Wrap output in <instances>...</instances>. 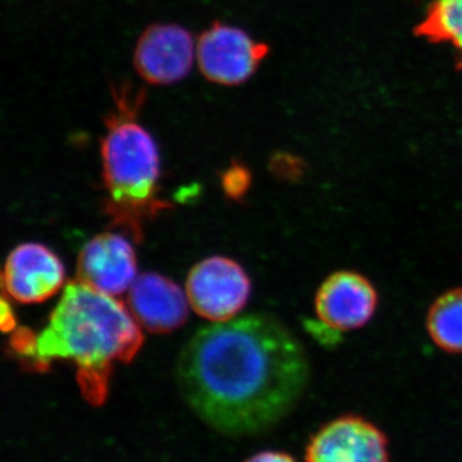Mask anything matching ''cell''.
Masks as SVG:
<instances>
[{"label": "cell", "instance_id": "6da1fadb", "mask_svg": "<svg viewBox=\"0 0 462 462\" xmlns=\"http://www.w3.org/2000/svg\"><path fill=\"white\" fill-rule=\"evenodd\" d=\"M311 367L302 343L272 315L252 314L203 328L175 367L185 403L212 430L263 433L293 411Z\"/></svg>", "mask_w": 462, "mask_h": 462}, {"label": "cell", "instance_id": "7a4b0ae2", "mask_svg": "<svg viewBox=\"0 0 462 462\" xmlns=\"http://www.w3.org/2000/svg\"><path fill=\"white\" fill-rule=\"evenodd\" d=\"M142 345L138 322L120 300L78 282L67 285L23 357L39 372L57 360L72 361L85 401L98 407L107 400L114 365L130 363Z\"/></svg>", "mask_w": 462, "mask_h": 462}, {"label": "cell", "instance_id": "3957f363", "mask_svg": "<svg viewBox=\"0 0 462 462\" xmlns=\"http://www.w3.org/2000/svg\"><path fill=\"white\" fill-rule=\"evenodd\" d=\"M115 108L105 118L107 134L102 139L103 180L111 199V212L121 223L135 224L161 206L157 184L161 175L156 142L138 123L145 91L129 84L112 89Z\"/></svg>", "mask_w": 462, "mask_h": 462}, {"label": "cell", "instance_id": "277c9868", "mask_svg": "<svg viewBox=\"0 0 462 462\" xmlns=\"http://www.w3.org/2000/svg\"><path fill=\"white\" fill-rule=\"evenodd\" d=\"M252 284L247 273L230 258L214 256L191 269L187 282L190 306L202 318L229 321L247 305Z\"/></svg>", "mask_w": 462, "mask_h": 462}, {"label": "cell", "instance_id": "5b68a950", "mask_svg": "<svg viewBox=\"0 0 462 462\" xmlns=\"http://www.w3.org/2000/svg\"><path fill=\"white\" fill-rule=\"evenodd\" d=\"M305 462H391L389 438L369 419L346 413L310 437Z\"/></svg>", "mask_w": 462, "mask_h": 462}, {"label": "cell", "instance_id": "8992f818", "mask_svg": "<svg viewBox=\"0 0 462 462\" xmlns=\"http://www.w3.org/2000/svg\"><path fill=\"white\" fill-rule=\"evenodd\" d=\"M269 54V47L254 42L238 27L212 23L197 42L202 75L212 83L234 87L251 79Z\"/></svg>", "mask_w": 462, "mask_h": 462}, {"label": "cell", "instance_id": "52a82bcc", "mask_svg": "<svg viewBox=\"0 0 462 462\" xmlns=\"http://www.w3.org/2000/svg\"><path fill=\"white\" fill-rule=\"evenodd\" d=\"M379 306L375 285L364 273L338 270L322 281L315 294V314L325 328L348 333L369 324Z\"/></svg>", "mask_w": 462, "mask_h": 462}, {"label": "cell", "instance_id": "ba28073f", "mask_svg": "<svg viewBox=\"0 0 462 462\" xmlns=\"http://www.w3.org/2000/svg\"><path fill=\"white\" fill-rule=\"evenodd\" d=\"M194 60L193 36L184 27L156 23L144 30L134 51V66L153 85L178 83L189 74Z\"/></svg>", "mask_w": 462, "mask_h": 462}, {"label": "cell", "instance_id": "9c48e42d", "mask_svg": "<svg viewBox=\"0 0 462 462\" xmlns=\"http://www.w3.org/2000/svg\"><path fill=\"white\" fill-rule=\"evenodd\" d=\"M65 281V266L47 245L25 243L9 254L3 285L18 302L41 303L53 297Z\"/></svg>", "mask_w": 462, "mask_h": 462}, {"label": "cell", "instance_id": "30bf717a", "mask_svg": "<svg viewBox=\"0 0 462 462\" xmlns=\"http://www.w3.org/2000/svg\"><path fill=\"white\" fill-rule=\"evenodd\" d=\"M79 282L108 296H120L136 281V257L132 243L114 233L88 242L78 260Z\"/></svg>", "mask_w": 462, "mask_h": 462}, {"label": "cell", "instance_id": "8fae6325", "mask_svg": "<svg viewBox=\"0 0 462 462\" xmlns=\"http://www.w3.org/2000/svg\"><path fill=\"white\" fill-rule=\"evenodd\" d=\"M178 284L157 273L136 278L129 293L132 314L145 329L169 333L179 329L188 318V302Z\"/></svg>", "mask_w": 462, "mask_h": 462}, {"label": "cell", "instance_id": "7c38bea8", "mask_svg": "<svg viewBox=\"0 0 462 462\" xmlns=\"http://www.w3.org/2000/svg\"><path fill=\"white\" fill-rule=\"evenodd\" d=\"M431 342L449 355H462V287L438 296L425 316Z\"/></svg>", "mask_w": 462, "mask_h": 462}, {"label": "cell", "instance_id": "4fadbf2b", "mask_svg": "<svg viewBox=\"0 0 462 462\" xmlns=\"http://www.w3.org/2000/svg\"><path fill=\"white\" fill-rule=\"evenodd\" d=\"M415 32L431 42H446L457 51L462 69V0H434Z\"/></svg>", "mask_w": 462, "mask_h": 462}, {"label": "cell", "instance_id": "5bb4252c", "mask_svg": "<svg viewBox=\"0 0 462 462\" xmlns=\"http://www.w3.org/2000/svg\"><path fill=\"white\" fill-rule=\"evenodd\" d=\"M223 185L229 196H243L251 185V172L247 167L234 163L225 171Z\"/></svg>", "mask_w": 462, "mask_h": 462}, {"label": "cell", "instance_id": "9a60e30c", "mask_svg": "<svg viewBox=\"0 0 462 462\" xmlns=\"http://www.w3.org/2000/svg\"><path fill=\"white\" fill-rule=\"evenodd\" d=\"M243 462H297V460L288 452L278 451V449H264V451L249 456Z\"/></svg>", "mask_w": 462, "mask_h": 462}, {"label": "cell", "instance_id": "2e32d148", "mask_svg": "<svg viewBox=\"0 0 462 462\" xmlns=\"http://www.w3.org/2000/svg\"><path fill=\"white\" fill-rule=\"evenodd\" d=\"M2 327L5 331L14 330V327H16V320H14V312H12V309L7 305L5 300H3Z\"/></svg>", "mask_w": 462, "mask_h": 462}]
</instances>
